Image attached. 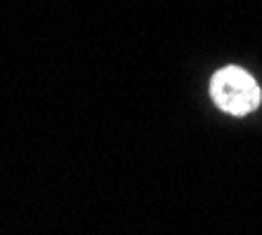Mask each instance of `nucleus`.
<instances>
[{"mask_svg": "<svg viewBox=\"0 0 262 235\" xmlns=\"http://www.w3.org/2000/svg\"><path fill=\"white\" fill-rule=\"evenodd\" d=\"M210 97L220 111L229 115H248L260 106V85L248 71L238 66L220 68L210 80Z\"/></svg>", "mask_w": 262, "mask_h": 235, "instance_id": "f257e3e1", "label": "nucleus"}]
</instances>
